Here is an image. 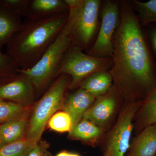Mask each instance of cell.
<instances>
[{
  "mask_svg": "<svg viewBox=\"0 0 156 156\" xmlns=\"http://www.w3.org/2000/svg\"><path fill=\"white\" fill-rule=\"evenodd\" d=\"M119 24L113 38L109 72L125 102L142 101L156 88V61L131 1L119 2Z\"/></svg>",
  "mask_w": 156,
  "mask_h": 156,
  "instance_id": "obj_1",
  "label": "cell"
},
{
  "mask_svg": "<svg viewBox=\"0 0 156 156\" xmlns=\"http://www.w3.org/2000/svg\"><path fill=\"white\" fill-rule=\"evenodd\" d=\"M69 13L37 20H27L22 28L6 45V54L21 70L39 61L61 32Z\"/></svg>",
  "mask_w": 156,
  "mask_h": 156,
  "instance_id": "obj_2",
  "label": "cell"
},
{
  "mask_svg": "<svg viewBox=\"0 0 156 156\" xmlns=\"http://www.w3.org/2000/svg\"><path fill=\"white\" fill-rule=\"evenodd\" d=\"M69 8L68 19L61 32L41 58L28 69L19 73L28 78L37 93L50 85L57 73L65 54L73 43V31L83 0H65Z\"/></svg>",
  "mask_w": 156,
  "mask_h": 156,
  "instance_id": "obj_3",
  "label": "cell"
},
{
  "mask_svg": "<svg viewBox=\"0 0 156 156\" xmlns=\"http://www.w3.org/2000/svg\"><path fill=\"white\" fill-rule=\"evenodd\" d=\"M71 78L67 74L58 76L35 105L26 133V138L39 142L47 123L55 112L63 106Z\"/></svg>",
  "mask_w": 156,
  "mask_h": 156,
  "instance_id": "obj_4",
  "label": "cell"
},
{
  "mask_svg": "<svg viewBox=\"0 0 156 156\" xmlns=\"http://www.w3.org/2000/svg\"><path fill=\"white\" fill-rule=\"evenodd\" d=\"M112 64V58H99L85 54L73 43L65 54L57 76L61 74L69 76V89H75L89 76L98 72L109 70Z\"/></svg>",
  "mask_w": 156,
  "mask_h": 156,
  "instance_id": "obj_5",
  "label": "cell"
},
{
  "mask_svg": "<svg viewBox=\"0 0 156 156\" xmlns=\"http://www.w3.org/2000/svg\"><path fill=\"white\" fill-rule=\"evenodd\" d=\"M142 102H125L114 125L104 138L103 153H108L109 156H126L134 129L133 122Z\"/></svg>",
  "mask_w": 156,
  "mask_h": 156,
  "instance_id": "obj_6",
  "label": "cell"
},
{
  "mask_svg": "<svg viewBox=\"0 0 156 156\" xmlns=\"http://www.w3.org/2000/svg\"><path fill=\"white\" fill-rule=\"evenodd\" d=\"M101 5L100 28L88 54L99 58H112L113 38L120 22L119 2L106 0L102 2Z\"/></svg>",
  "mask_w": 156,
  "mask_h": 156,
  "instance_id": "obj_7",
  "label": "cell"
},
{
  "mask_svg": "<svg viewBox=\"0 0 156 156\" xmlns=\"http://www.w3.org/2000/svg\"><path fill=\"white\" fill-rule=\"evenodd\" d=\"M101 1L83 0L73 31V44L82 50H87L98 27Z\"/></svg>",
  "mask_w": 156,
  "mask_h": 156,
  "instance_id": "obj_8",
  "label": "cell"
},
{
  "mask_svg": "<svg viewBox=\"0 0 156 156\" xmlns=\"http://www.w3.org/2000/svg\"><path fill=\"white\" fill-rule=\"evenodd\" d=\"M122 101V97L113 84L104 95L96 98L83 119L91 121L106 131L118 113L120 112L119 111Z\"/></svg>",
  "mask_w": 156,
  "mask_h": 156,
  "instance_id": "obj_9",
  "label": "cell"
},
{
  "mask_svg": "<svg viewBox=\"0 0 156 156\" xmlns=\"http://www.w3.org/2000/svg\"><path fill=\"white\" fill-rule=\"evenodd\" d=\"M36 91L28 78L22 74L0 84V99L12 101L27 106L33 101Z\"/></svg>",
  "mask_w": 156,
  "mask_h": 156,
  "instance_id": "obj_10",
  "label": "cell"
},
{
  "mask_svg": "<svg viewBox=\"0 0 156 156\" xmlns=\"http://www.w3.org/2000/svg\"><path fill=\"white\" fill-rule=\"evenodd\" d=\"M96 98L95 96L80 87L65 98L62 106L63 111L70 117L73 127L83 119L84 114L94 103Z\"/></svg>",
  "mask_w": 156,
  "mask_h": 156,
  "instance_id": "obj_11",
  "label": "cell"
},
{
  "mask_svg": "<svg viewBox=\"0 0 156 156\" xmlns=\"http://www.w3.org/2000/svg\"><path fill=\"white\" fill-rule=\"evenodd\" d=\"M69 11L65 0H30L26 18L28 20L45 19Z\"/></svg>",
  "mask_w": 156,
  "mask_h": 156,
  "instance_id": "obj_12",
  "label": "cell"
},
{
  "mask_svg": "<svg viewBox=\"0 0 156 156\" xmlns=\"http://www.w3.org/2000/svg\"><path fill=\"white\" fill-rule=\"evenodd\" d=\"M156 154V123L144 129L133 139L125 156H154Z\"/></svg>",
  "mask_w": 156,
  "mask_h": 156,
  "instance_id": "obj_13",
  "label": "cell"
},
{
  "mask_svg": "<svg viewBox=\"0 0 156 156\" xmlns=\"http://www.w3.org/2000/svg\"><path fill=\"white\" fill-rule=\"evenodd\" d=\"M106 131L91 121L83 119L69 132V137L95 147L100 144L105 136Z\"/></svg>",
  "mask_w": 156,
  "mask_h": 156,
  "instance_id": "obj_14",
  "label": "cell"
},
{
  "mask_svg": "<svg viewBox=\"0 0 156 156\" xmlns=\"http://www.w3.org/2000/svg\"><path fill=\"white\" fill-rule=\"evenodd\" d=\"M134 120L136 135L147 126L156 123V88L143 101Z\"/></svg>",
  "mask_w": 156,
  "mask_h": 156,
  "instance_id": "obj_15",
  "label": "cell"
},
{
  "mask_svg": "<svg viewBox=\"0 0 156 156\" xmlns=\"http://www.w3.org/2000/svg\"><path fill=\"white\" fill-rule=\"evenodd\" d=\"M113 83L112 77L109 70L101 71L86 78L79 87L97 98L106 93L112 87Z\"/></svg>",
  "mask_w": 156,
  "mask_h": 156,
  "instance_id": "obj_16",
  "label": "cell"
},
{
  "mask_svg": "<svg viewBox=\"0 0 156 156\" xmlns=\"http://www.w3.org/2000/svg\"><path fill=\"white\" fill-rule=\"evenodd\" d=\"M23 24L21 19L0 6V50L20 30Z\"/></svg>",
  "mask_w": 156,
  "mask_h": 156,
  "instance_id": "obj_17",
  "label": "cell"
},
{
  "mask_svg": "<svg viewBox=\"0 0 156 156\" xmlns=\"http://www.w3.org/2000/svg\"><path fill=\"white\" fill-rule=\"evenodd\" d=\"M27 126V120L23 117L10 120L0 125V136L4 145L23 138Z\"/></svg>",
  "mask_w": 156,
  "mask_h": 156,
  "instance_id": "obj_18",
  "label": "cell"
},
{
  "mask_svg": "<svg viewBox=\"0 0 156 156\" xmlns=\"http://www.w3.org/2000/svg\"><path fill=\"white\" fill-rule=\"evenodd\" d=\"M131 2L142 27L156 23V0L145 2L134 0Z\"/></svg>",
  "mask_w": 156,
  "mask_h": 156,
  "instance_id": "obj_19",
  "label": "cell"
},
{
  "mask_svg": "<svg viewBox=\"0 0 156 156\" xmlns=\"http://www.w3.org/2000/svg\"><path fill=\"white\" fill-rule=\"evenodd\" d=\"M38 142L23 137L2 147L0 148V156H27Z\"/></svg>",
  "mask_w": 156,
  "mask_h": 156,
  "instance_id": "obj_20",
  "label": "cell"
},
{
  "mask_svg": "<svg viewBox=\"0 0 156 156\" xmlns=\"http://www.w3.org/2000/svg\"><path fill=\"white\" fill-rule=\"evenodd\" d=\"M26 110L24 105L0 99V125L22 117Z\"/></svg>",
  "mask_w": 156,
  "mask_h": 156,
  "instance_id": "obj_21",
  "label": "cell"
},
{
  "mask_svg": "<svg viewBox=\"0 0 156 156\" xmlns=\"http://www.w3.org/2000/svg\"><path fill=\"white\" fill-rule=\"evenodd\" d=\"M29 2L30 0H0V6L21 20L26 17Z\"/></svg>",
  "mask_w": 156,
  "mask_h": 156,
  "instance_id": "obj_22",
  "label": "cell"
},
{
  "mask_svg": "<svg viewBox=\"0 0 156 156\" xmlns=\"http://www.w3.org/2000/svg\"><path fill=\"white\" fill-rule=\"evenodd\" d=\"M48 125L51 129L59 132H69L73 127L70 117L64 111L54 114L49 120Z\"/></svg>",
  "mask_w": 156,
  "mask_h": 156,
  "instance_id": "obj_23",
  "label": "cell"
},
{
  "mask_svg": "<svg viewBox=\"0 0 156 156\" xmlns=\"http://www.w3.org/2000/svg\"><path fill=\"white\" fill-rule=\"evenodd\" d=\"M19 68L6 53L0 50V79L9 80L19 74Z\"/></svg>",
  "mask_w": 156,
  "mask_h": 156,
  "instance_id": "obj_24",
  "label": "cell"
},
{
  "mask_svg": "<svg viewBox=\"0 0 156 156\" xmlns=\"http://www.w3.org/2000/svg\"><path fill=\"white\" fill-rule=\"evenodd\" d=\"M144 27L148 41L154 57L156 59V23H150Z\"/></svg>",
  "mask_w": 156,
  "mask_h": 156,
  "instance_id": "obj_25",
  "label": "cell"
},
{
  "mask_svg": "<svg viewBox=\"0 0 156 156\" xmlns=\"http://www.w3.org/2000/svg\"><path fill=\"white\" fill-rule=\"evenodd\" d=\"M48 144L45 142H39L30 152L27 156H51L48 150Z\"/></svg>",
  "mask_w": 156,
  "mask_h": 156,
  "instance_id": "obj_26",
  "label": "cell"
},
{
  "mask_svg": "<svg viewBox=\"0 0 156 156\" xmlns=\"http://www.w3.org/2000/svg\"><path fill=\"white\" fill-rule=\"evenodd\" d=\"M69 153V152H68L67 151H62L57 154L56 156H68Z\"/></svg>",
  "mask_w": 156,
  "mask_h": 156,
  "instance_id": "obj_27",
  "label": "cell"
},
{
  "mask_svg": "<svg viewBox=\"0 0 156 156\" xmlns=\"http://www.w3.org/2000/svg\"><path fill=\"white\" fill-rule=\"evenodd\" d=\"M68 156H82L79 154L75 153L69 152V153Z\"/></svg>",
  "mask_w": 156,
  "mask_h": 156,
  "instance_id": "obj_28",
  "label": "cell"
},
{
  "mask_svg": "<svg viewBox=\"0 0 156 156\" xmlns=\"http://www.w3.org/2000/svg\"><path fill=\"white\" fill-rule=\"evenodd\" d=\"M2 141V139H1V136H0V148L4 146Z\"/></svg>",
  "mask_w": 156,
  "mask_h": 156,
  "instance_id": "obj_29",
  "label": "cell"
},
{
  "mask_svg": "<svg viewBox=\"0 0 156 156\" xmlns=\"http://www.w3.org/2000/svg\"><path fill=\"white\" fill-rule=\"evenodd\" d=\"M103 156H109V154L108 152L105 153H103Z\"/></svg>",
  "mask_w": 156,
  "mask_h": 156,
  "instance_id": "obj_30",
  "label": "cell"
},
{
  "mask_svg": "<svg viewBox=\"0 0 156 156\" xmlns=\"http://www.w3.org/2000/svg\"><path fill=\"white\" fill-rule=\"evenodd\" d=\"M5 80H1V79H0V84H2V83H3V82Z\"/></svg>",
  "mask_w": 156,
  "mask_h": 156,
  "instance_id": "obj_31",
  "label": "cell"
},
{
  "mask_svg": "<svg viewBox=\"0 0 156 156\" xmlns=\"http://www.w3.org/2000/svg\"><path fill=\"white\" fill-rule=\"evenodd\" d=\"M154 156H156V154Z\"/></svg>",
  "mask_w": 156,
  "mask_h": 156,
  "instance_id": "obj_32",
  "label": "cell"
}]
</instances>
